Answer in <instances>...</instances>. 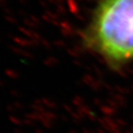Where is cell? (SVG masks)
<instances>
[{
	"label": "cell",
	"instance_id": "obj_1",
	"mask_svg": "<svg viewBox=\"0 0 133 133\" xmlns=\"http://www.w3.org/2000/svg\"><path fill=\"white\" fill-rule=\"evenodd\" d=\"M81 38L110 65L133 59V0H99Z\"/></svg>",
	"mask_w": 133,
	"mask_h": 133
}]
</instances>
